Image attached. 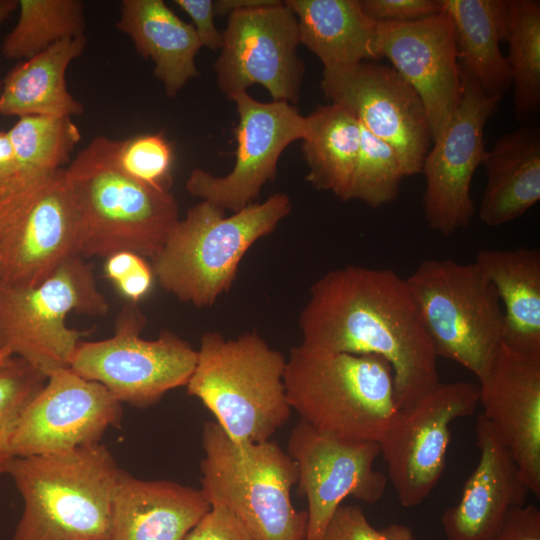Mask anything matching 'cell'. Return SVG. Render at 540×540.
<instances>
[{
	"label": "cell",
	"instance_id": "1",
	"mask_svg": "<svg viewBox=\"0 0 540 540\" xmlns=\"http://www.w3.org/2000/svg\"><path fill=\"white\" fill-rule=\"evenodd\" d=\"M299 328L305 347L385 359L399 409L440 382L406 280L392 269L348 265L327 272L312 284Z\"/></svg>",
	"mask_w": 540,
	"mask_h": 540
},
{
	"label": "cell",
	"instance_id": "2",
	"mask_svg": "<svg viewBox=\"0 0 540 540\" xmlns=\"http://www.w3.org/2000/svg\"><path fill=\"white\" fill-rule=\"evenodd\" d=\"M121 470L98 443L15 457L7 474L23 500L13 540H110Z\"/></svg>",
	"mask_w": 540,
	"mask_h": 540
},
{
	"label": "cell",
	"instance_id": "3",
	"mask_svg": "<svg viewBox=\"0 0 540 540\" xmlns=\"http://www.w3.org/2000/svg\"><path fill=\"white\" fill-rule=\"evenodd\" d=\"M284 385L301 420L341 440L379 442L400 410L392 368L375 355L300 344L286 359Z\"/></svg>",
	"mask_w": 540,
	"mask_h": 540
},
{
	"label": "cell",
	"instance_id": "4",
	"mask_svg": "<svg viewBox=\"0 0 540 540\" xmlns=\"http://www.w3.org/2000/svg\"><path fill=\"white\" fill-rule=\"evenodd\" d=\"M224 211L201 200L179 219L152 259L154 277L182 302L212 306L231 288L249 248L290 213L291 201L286 194L275 193L229 217Z\"/></svg>",
	"mask_w": 540,
	"mask_h": 540
},
{
	"label": "cell",
	"instance_id": "5",
	"mask_svg": "<svg viewBox=\"0 0 540 540\" xmlns=\"http://www.w3.org/2000/svg\"><path fill=\"white\" fill-rule=\"evenodd\" d=\"M286 358L257 332L226 339L205 332L186 385L239 445L270 440L290 418L284 385Z\"/></svg>",
	"mask_w": 540,
	"mask_h": 540
},
{
	"label": "cell",
	"instance_id": "6",
	"mask_svg": "<svg viewBox=\"0 0 540 540\" xmlns=\"http://www.w3.org/2000/svg\"><path fill=\"white\" fill-rule=\"evenodd\" d=\"M82 224L80 255L129 251L155 258L179 221L174 196L139 183L112 162L107 137L94 138L65 169Z\"/></svg>",
	"mask_w": 540,
	"mask_h": 540
},
{
	"label": "cell",
	"instance_id": "7",
	"mask_svg": "<svg viewBox=\"0 0 540 540\" xmlns=\"http://www.w3.org/2000/svg\"><path fill=\"white\" fill-rule=\"evenodd\" d=\"M202 447L200 490L210 504L226 506L254 540H305L307 511L291 501L297 468L276 442L239 446L214 420L203 424Z\"/></svg>",
	"mask_w": 540,
	"mask_h": 540
},
{
	"label": "cell",
	"instance_id": "8",
	"mask_svg": "<svg viewBox=\"0 0 540 540\" xmlns=\"http://www.w3.org/2000/svg\"><path fill=\"white\" fill-rule=\"evenodd\" d=\"M406 283L437 357L458 363L481 379L502 343L498 294L475 264L422 261Z\"/></svg>",
	"mask_w": 540,
	"mask_h": 540
},
{
	"label": "cell",
	"instance_id": "9",
	"mask_svg": "<svg viewBox=\"0 0 540 540\" xmlns=\"http://www.w3.org/2000/svg\"><path fill=\"white\" fill-rule=\"evenodd\" d=\"M108 309L91 265L75 255L37 285L0 284V349L48 378L69 368L86 335L66 325L67 315L100 316Z\"/></svg>",
	"mask_w": 540,
	"mask_h": 540
},
{
	"label": "cell",
	"instance_id": "10",
	"mask_svg": "<svg viewBox=\"0 0 540 540\" xmlns=\"http://www.w3.org/2000/svg\"><path fill=\"white\" fill-rule=\"evenodd\" d=\"M146 317L137 303L127 301L114 335L100 341H80L69 368L96 381L120 402L145 408L168 391L186 386L197 362V350L173 332L141 337Z\"/></svg>",
	"mask_w": 540,
	"mask_h": 540
},
{
	"label": "cell",
	"instance_id": "11",
	"mask_svg": "<svg viewBox=\"0 0 540 540\" xmlns=\"http://www.w3.org/2000/svg\"><path fill=\"white\" fill-rule=\"evenodd\" d=\"M79 208L60 169L0 200V284L33 286L80 255Z\"/></svg>",
	"mask_w": 540,
	"mask_h": 540
},
{
	"label": "cell",
	"instance_id": "12",
	"mask_svg": "<svg viewBox=\"0 0 540 540\" xmlns=\"http://www.w3.org/2000/svg\"><path fill=\"white\" fill-rule=\"evenodd\" d=\"M478 405V383L439 382L399 410L378 443L401 506H417L430 495L446 465L451 424Z\"/></svg>",
	"mask_w": 540,
	"mask_h": 540
},
{
	"label": "cell",
	"instance_id": "13",
	"mask_svg": "<svg viewBox=\"0 0 540 540\" xmlns=\"http://www.w3.org/2000/svg\"><path fill=\"white\" fill-rule=\"evenodd\" d=\"M222 36L214 70L228 98L258 84L273 101H298L304 65L297 19L285 2L232 12Z\"/></svg>",
	"mask_w": 540,
	"mask_h": 540
},
{
	"label": "cell",
	"instance_id": "14",
	"mask_svg": "<svg viewBox=\"0 0 540 540\" xmlns=\"http://www.w3.org/2000/svg\"><path fill=\"white\" fill-rule=\"evenodd\" d=\"M321 89L397 153L405 177L421 173L432 140L426 108L393 68L373 61L324 69Z\"/></svg>",
	"mask_w": 540,
	"mask_h": 540
},
{
	"label": "cell",
	"instance_id": "15",
	"mask_svg": "<svg viewBox=\"0 0 540 540\" xmlns=\"http://www.w3.org/2000/svg\"><path fill=\"white\" fill-rule=\"evenodd\" d=\"M231 100L238 114L234 167L221 177L194 169L186 190L202 201L236 212L255 202L262 187L274 179L282 152L305 138L309 121L287 102H260L246 91Z\"/></svg>",
	"mask_w": 540,
	"mask_h": 540
},
{
	"label": "cell",
	"instance_id": "16",
	"mask_svg": "<svg viewBox=\"0 0 540 540\" xmlns=\"http://www.w3.org/2000/svg\"><path fill=\"white\" fill-rule=\"evenodd\" d=\"M287 453L297 468V492L307 500L305 540H323L347 497L375 504L384 495L387 476L373 467L380 455L378 442L341 440L300 419L290 433Z\"/></svg>",
	"mask_w": 540,
	"mask_h": 540
},
{
	"label": "cell",
	"instance_id": "17",
	"mask_svg": "<svg viewBox=\"0 0 540 540\" xmlns=\"http://www.w3.org/2000/svg\"><path fill=\"white\" fill-rule=\"evenodd\" d=\"M460 76L458 107L444 132L433 141L421 169L426 180L424 216L428 226L443 236L471 223L475 207L470 188L486 153L484 128L502 98L485 94L471 80Z\"/></svg>",
	"mask_w": 540,
	"mask_h": 540
},
{
	"label": "cell",
	"instance_id": "18",
	"mask_svg": "<svg viewBox=\"0 0 540 540\" xmlns=\"http://www.w3.org/2000/svg\"><path fill=\"white\" fill-rule=\"evenodd\" d=\"M121 403L102 384L70 368L51 374L25 407L15 430V457L60 453L100 442L122 418Z\"/></svg>",
	"mask_w": 540,
	"mask_h": 540
},
{
	"label": "cell",
	"instance_id": "19",
	"mask_svg": "<svg viewBox=\"0 0 540 540\" xmlns=\"http://www.w3.org/2000/svg\"><path fill=\"white\" fill-rule=\"evenodd\" d=\"M376 51L420 96L432 142L446 129L461 98L453 26L446 12L405 23H377Z\"/></svg>",
	"mask_w": 540,
	"mask_h": 540
},
{
	"label": "cell",
	"instance_id": "20",
	"mask_svg": "<svg viewBox=\"0 0 540 540\" xmlns=\"http://www.w3.org/2000/svg\"><path fill=\"white\" fill-rule=\"evenodd\" d=\"M482 415L509 451L530 493L540 497V355L501 343L478 380Z\"/></svg>",
	"mask_w": 540,
	"mask_h": 540
},
{
	"label": "cell",
	"instance_id": "21",
	"mask_svg": "<svg viewBox=\"0 0 540 540\" xmlns=\"http://www.w3.org/2000/svg\"><path fill=\"white\" fill-rule=\"evenodd\" d=\"M479 460L458 502L441 516L447 540H491L508 512L530 493L509 451L481 414L476 422Z\"/></svg>",
	"mask_w": 540,
	"mask_h": 540
},
{
	"label": "cell",
	"instance_id": "22",
	"mask_svg": "<svg viewBox=\"0 0 540 540\" xmlns=\"http://www.w3.org/2000/svg\"><path fill=\"white\" fill-rule=\"evenodd\" d=\"M210 509L200 489L170 480H143L121 470L110 540H184Z\"/></svg>",
	"mask_w": 540,
	"mask_h": 540
},
{
	"label": "cell",
	"instance_id": "23",
	"mask_svg": "<svg viewBox=\"0 0 540 540\" xmlns=\"http://www.w3.org/2000/svg\"><path fill=\"white\" fill-rule=\"evenodd\" d=\"M487 182L478 216L487 226L515 220L540 200V128L532 122L503 134L486 150Z\"/></svg>",
	"mask_w": 540,
	"mask_h": 540
},
{
	"label": "cell",
	"instance_id": "24",
	"mask_svg": "<svg viewBox=\"0 0 540 540\" xmlns=\"http://www.w3.org/2000/svg\"><path fill=\"white\" fill-rule=\"evenodd\" d=\"M116 27L133 41L141 56L152 60L154 75L168 96H175L198 76L199 38L192 24L181 20L162 0H123Z\"/></svg>",
	"mask_w": 540,
	"mask_h": 540
},
{
	"label": "cell",
	"instance_id": "25",
	"mask_svg": "<svg viewBox=\"0 0 540 540\" xmlns=\"http://www.w3.org/2000/svg\"><path fill=\"white\" fill-rule=\"evenodd\" d=\"M475 264L493 284L503 310L502 343L540 355V251L484 249Z\"/></svg>",
	"mask_w": 540,
	"mask_h": 540
},
{
	"label": "cell",
	"instance_id": "26",
	"mask_svg": "<svg viewBox=\"0 0 540 540\" xmlns=\"http://www.w3.org/2000/svg\"><path fill=\"white\" fill-rule=\"evenodd\" d=\"M455 37L460 74L485 94L502 97L511 88L506 57L500 49L508 24L507 0H439Z\"/></svg>",
	"mask_w": 540,
	"mask_h": 540
},
{
	"label": "cell",
	"instance_id": "27",
	"mask_svg": "<svg viewBox=\"0 0 540 540\" xmlns=\"http://www.w3.org/2000/svg\"><path fill=\"white\" fill-rule=\"evenodd\" d=\"M296 16L300 44L322 62L324 69L351 66L379 57L377 23L360 0H287Z\"/></svg>",
	"mask_w": 540,
	"mask_h": 540
},
{
	"label": "cell",
	"instance_id": "28",
	"mask_svg": "<svg viewBox=\"0 0 540 540\" xmlns=\"http://www.w3.org/2000/svg\"><path fill=\"white\" fill-rule=\"evenodd\" d=\"M86 42L85 35L63 39L16 65L5 77L0 113L19 118L81 115L84 107L68 91L65 73Z\"/></svg>",
	"mask_w": 540,
	"mask_h": 540
},
{
	"label": "cell",
	"instance_id": "29",
	"mask_svg": "<svg viewBox=\"0 0 540 540\" xmlns=\"http://www.w3.org/2000/svg\"><path fill=\"white\" fill-rule=\"evenodd\" d=\"M309 127L302 151L306 180L317 190L347 201L361 146V125L343 107L328 104L307 116Z\"/></svg>",
	"mask_w": 540,
	"mask_h": 540
},
{
	"label": "cell",
	"instance_id": "30",
	"mask_svg": "<svg viewBox=\"0 0 540 540\" xmlns=\"http://www.w3.org/2000/svg\"><path fill=\"white\" fill-rule=\"evenodd\" d=\"M507 64L513 88V111L522 123L540 108V2L509 0Z\"/></svg>",
	"mask_w": 540,
	"mask_h": 540
},
{
	"label": "cell",
	"instance_id": "31",
	"mask_svg": "<svg viewBox=\"0 0 540 540\" xmlns=\"http://www.w3.org/2000/svg\"><path fill=\"white\" fill-rule=\"evenodd\" d=\"M7 132L18 163L21 189L62 169L81 138L71 117L65 116L20 117Z\"/></svg>",
	"mask_w": 540,
	"mask_h": 540
},
{
	"label": "cell",
	"instance_id": "32",
	"mask_svg": "<svg viewBox=\"0 0 540 540\" xmlns=\"http://www.w3.org/2000/svg\"><path fill=\"white\" fill-rule=\"evenodd\" d=\"M18 7V20L2 42L7 59H29L63 39L84 35L79 0H20Z\"/></svg>",
	"mask_w": 540,
	"mask_h": 540
},
{
	"label": "cell",
	"instance_id": "33",
	"mask_svg": "<svg viewBox=\"0 0 540 540\" xmlns=\"http://www.w3.org/2000/svg\"><path fill=\"white\" fill-rule=\"evenodd\" d=\"M404 177L395 150L361 125L360 152L347 201L360 200L372 208L386 205L397 198Z\"/></svg>",
	"mask_w": 540,
	"mask_h": 540
},
{
	"label": "cell",
	"instance_id": "34",
	"mask_svg": "<svg viewBox=\"0 0 540 540\" xmlns=\"http://www.w3.org/2000/svg\"><path fill=\"white\" fill-rule=\"evenodd\" d=\"M110 158L129 178L169 191L174 152L163 133H145L121 141L107 138Z\"/></svg>",
	"mask_w": 540,
	"mask_h": 540
},
{
	"label": "cell",
	"instance_id": "35",
	"mask_svg": "<svg viewBox=\"0 0 540 540\" xmlns=\"http://www.w3.org/2000/svg\"><path fill=\"white\" fill-rule=\"evenodd\" d=\"M46 380L41 373L17 357L0 368V476L7 474L15 458L12 440L18 421Z\"/></svg>",
	"mask_w": 540,
	"mask_h": 540
},
{
	"label": "cell",
	"instance_id": "36",
	"mask_svg": "<svg viewBox=\"0 0 540 540\" xmlns=\"http://www.w3.org/2000/svg\"><path fill=\"white\" fill-rule=\"evenodd\" d=\"M323 540H415L410 527L391 524L377 529L358 505H340L333 514Z\"/></svg>",
	"mask_w": 540,
	"mask_h": 540
},
{
	"label": "cell",
	"instance_id": "37",
	"mask_svg": "<svg viewBox=\"0 0 540 540\" xmlns=\"http://www.w3.org/2000/svg\"><path fill=\"white\" fill-rule=\"evenodd\" d=\"M105 276L111 280L127 301L138 303L151 290L154 273L146 258L129 251L106 258Z\"/></svg>",
	"mask_w": 540,
	"mask_h": 540
},
{
	"label": "cell",
	"instance_id": "38",
	"mask_svg": "<svg viewBox=\"0 0 540 540\" xmlns=\"http://www.w3.org/2000/svg\"><path fill=\"white\" fill-rule=\"evenodd\" d=\"M364 12L376 23H405L439 13V0H360Z\"/></svg>",
	"mask_w": 540,
	"mask_h": 540
},
{
	"label": "cell",
	"instance_id": "39",
	"mask_svg": "<svg viewBox=\"0 0 540 540\" xmlns=\"http://www.w3.org/2000/svg\"><path fill=\"white\" fill-rule=\"evenodd\" d=\"M184 540H254V538L232 511L222 504L214 503Z\"/></svg>",
	"mask_w": 540,
	"mask_h": 540
},
{
	"label": "cell",
	"instance_id": "40",
	"mask_svg": "<svg viewBox=\"0 0 540 540\" xmlns=\"http://www.w3.org/2000/svg\"><path fill=\"white\" fill-rule=\"evenodd\" d=\"M174 3L192 20V26L202 46H205L210 50L221 49L223 36L216 28L214 22V1L175 0Z\"/></svg>",
	"mask_w": 540,
	"mask_h": 540
},
{
	"label": "cell",
	"instance_id": "41",
	"mask_svg": "<svg viewBox=\"0 0 540 540\" xmlns=\"http://www.w3.org/2000/svg\"><path fill=\"white\" fill-rule=\"evenodd\" d=\"M491 540H540V511L534 505L512 508Z\"/></svg>",
	"mask_w": 540,
	"mask_h": 540
},
{
	"label": "cell",
	"instance_id": "42",
	"mask_svg": "<svg viewBox=\"0 0 540 540\" xmlns=\"http://www.w3.org/2000/svg\"><path fill=\"white\" fill-rule=\"evenodd\" d=\"M21 190L15 152L7 131H0V200Z\"/></svg>",
	"mask_w": 540,
	"mask_h": 540
},
{
	"label": "cell",
	"instance_id": "43",
	"mask_svg": "<svg viewBox=\"0 0 540 540\" xmlns=\"http://www.w3.org/2000/svg\"><path fill=\"white\" fill-rule=\"evenodd\" d=\"M276 0H217L214 1L215 16L229 15L234 11L273 4Z\"/></svg>",
	"mask_w": 540,
	"mask_h": 540
},
{
	"label": "cell",
	"instance_id": "44",
	"mask_svg": "<svg viewBox=\"0 0 540 540\" xmlns=\"http://www.w3.org/2000/svg\"><path fill=\"white\" fill-rule=\"evenodd\" d=\"M17 7L18 1L0 0V24L3 23Z\"/></svg>",
	"mask_w": 540,
	"mask_h": 540
},
{
	"label": "cell",
	"instance_id": "45",
	"mask_svg": "<svg viewBox=\"0 0 540 540\" xmlns=\"http://www.w3.org/2000/svg\"><path fill=\"white\" fill-rule=\"evenodd\" d=\"M14 357L8 354L6 351L0 349V368L7 366Z\"/></svg>",
	"mask_w": 540,
	"mask_h": 540
},
{
	"label": "cell",
	"instance_id": "46",
	"mask_svg": "<svg viewBox=\"0 0 540 540\" xmlns=\"http://www.w3.org/2000/svg\"><path fill=\"white\" fill-rule=\"evenodd\" d=\"M0 93H1V89H0Z\"/></svg>",
	"mask_w": 540,
	"mask_h": 540
}]
</instances>
